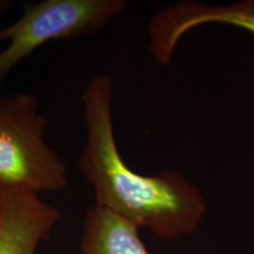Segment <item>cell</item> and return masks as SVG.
<instances>
[{"instance_id": "7", "label": "cell", "mask_w": 254, "mask_h": 254, "mask_svg": "<svg viewBox=\"0 0 254 254\" xmlns=\"http://www.w3.org/2000/svg\"><path fill=\"white\" fill-rule=\"evenodd\" d=\"M9 5H11L9 1H2V0H0V17L5 13L6 9L9 7Z\"/></svg>"}, {"instance_id": "5", "label": "cell", "mask_w": 254, "mask_h": 254, "mask_svg": "<svg viewBox=\"0 0 254 254\" xmlns=\"http://www.w3.org/2000/svg\"><path fill=\"white\" fill-rule=\"evenodd\" d=\"M82 254H151L139 228L109 209L95 205L85 217Z\"/></svg>"}, {"instance_id": "4", "label": "cell", "mask_w": 254, "mask_h": 254, "mask_svg": "<svg viewBox=\"0 0 254 254\" xmlns=\"http://www.w3.org/2000/svg\"><path fill=\"white\" fill-rule=\"evenodd\" d=\"M60 218L38 193L0 187V254H37Z\"/></svg>"}, {"instance_id": "6", "label": "cell", "mask_w": 254, "mask_h": 254, "mask_svg": "<svg viewBox=\"0 0 254 254\" xmlns=\"http://www.w3.org/2000/svg\"><path fill=\"white\" fill-rule=\"evenodd\" d=\"M179 18L187 32L204 24H225L245 30L254 37V0L217 6L187 1Z\"/></svg>"}, {"instance_id": "1", "label": "cell", "mask_w": 254, "mask_h": 254, "mask_svg": "<svg viewBox=\"0 0 254 254\" xmlns=\"http://www.w3.org/2000/svg\"><path fill=\"white\" fill-rule=\"evenodd\" d=\"M87 141L79 167L92 186L95 205L165 240L194 233L207 204L196 185L177 171L136 173L119 153L113 128V82L97 75L82 93Z\"/></svg>"}, {"instance_id": "3", "label": "cell", "mask_w": 254, "mask_h": 254, "mask_svg": "<svg viewBox=\"0 0 254 254\" xmlns=\"http://www.w3.org/2000/svg\"><path fill=\"white\" fill-rule=\"evenodd\" d=\"M128 7L125 0H45L25 4L19 20L0 30V84L21 60L53 39L92 34Z\"/></svg>"}, {"instance_id": "2", "label": "cell", "mask_w": 254, "mask_h": 254, "mask_svg": "<svg viewBox=\"0 0 254 254\" xmlns=\"http://www.w3.org/2000/svg\"><path fill=\"white\" fill-rule=\"evenodd\" d=\"M47 120L28 93L0 98V187L53 192L67 186V167L47 145Z\"/></svg>"}]
</instances>
